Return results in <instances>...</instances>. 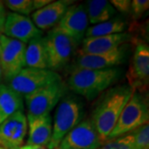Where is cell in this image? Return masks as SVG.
Listing matches in <instances>:
<instances>
[{
	"label": "cell",
	"instance_id": "obj_2",
	"mask_svg": "<svg viewBox=\"0 0 149 149\" xmlns=\"http://www.w3.org/2000/svg\"><path fill=\"white\" fill-rule=\"evenodd\" d=\"M123 70L115 67L105 70H77L70 73L66 85L74 94L88 101L97 99L120 80Z\"/></svg>",
	"mask_w": 149,
	"mask_h": 149
},
{
	"label": "cell",
	"instance_id": "obj_24",
	"mask_svg": "<svg viewBox=\"0 0 149 149\" xmlns=\"http://www.w3.org/2000/svg\"><path fill=\"white\" fill-rule=\"evenodd\" d=\"M98 149H134L133 139L130 133H126L104 143Z\"/></svg>",
	"mask_w": 149,
	"mask_h": 149
},
{
	"label": "cell",
	"instance_id": "obj_27",
	"mask_svg": "<svg viewBox=\"0 0 149 149\" xmlns=\"http://www.w3.org/2000/svg\"><path fill=\"white\" fill-rule=\"evenodd\" d=\"M52 0H33V8L34 10H38L42 8L43 7L47 6L49 3H51Z\"/></svg>",
	"mask_w": 149,
	"mask_h": 149
},
{
	"label": "cell",
	"instance_id": "obj_5",
	"mask_svg": "<svg viewBox=\"0 0 149 149\" xmlns=\"http://www.w3.org/2000/svg\"><path fill=\"white\" fill-rule=\"evenodd\" d=\"M43 40L47 52V68L54 72L67 67L80 46L71 37L53 29L48 32Z\"/></svg>",
	"mask_w": 149,
	"mask_h": 149
},
{
	"label": "cell",
	"instance_id": "obj_14",
	"mask_svg": "<svg viewBox=\"0 0 149 149\" xmlns=\"http://www.w3.org/2000/svg\"><path fill=\"white\" fill-rule=\"evenodd\" d=\"M2 32L6 37L16 39L25 44L32 39L42 37L43 34L29 17L12 12L6 15Z\"/></svg>",
	"mask_w": 149,
	"mask_h": 149
},
{
	"label": "cell",
	"instance_id": "obj_9",
	"mask_svg": "<svg viewBox=\"0 0 149 149\" xmlns=\"http://www.w3.org/2000/svg\"><path fill=\"white\" fill-rule=\"evenodd\" d=\"M26 47L27 45L20 41L1 35L0 66L3 77L7 82L26 67Z\"/></svg>",
	"mask_w": 149,
	"mask_h": 149
},
{
	"label": "cell",
	"instance_id": "obj_32",
	"mask_svg": "<svg viewBox=\"0 0 149 149\" xmlns=\"http://www.w3.org/2000/svg\"><path fill=\"white\" fill-rule=\"evenodd\" d=\"M0 149H5V148H2V147H0Z\"/></svg>",
	"mask_w": 149,
	"mask_h": 149
},
{
	"label": "cell",
	"instance_id": "obj_26",
	"mask_svg": "<svg viewBox=\"0 0 149 149\" xmlns=\"http://www.w3.org/2000/svg\"><path fill=\"white\" fill-rule=\"evenodd\" d=\"M116 11L119 13L127 14L130 13L131 1L130 0H112L109 2Z\"/></svg>",
	"mask_w": 149,
	"mask_h": 149
},
{
	"label": "cell",
	"instance_id": "obj_15",
	"mask_svg": "<svg viewBox=\"0 0 149 149\" xmlns=\"http://www.w3.org/2000/svg\"><path fill=\"white\" fill-rule=\"evenodd\" d=\"M132 39L133 36L126 32L103 37H85L81 42L78 55L107 53L123 44L130 42Z\"/></svg>",
	"mask_w": 149,
	"mask_h": 149
},
{
	"label": "cell",
	"instance_id": "obj_7",
	"mask_svg": "<svg viewBox=\"0 0 149 149\" xmlns=\"http://www.w3.org/2000/svg\"><path fill=\"white\" fill-rule=\"evenodd\" d=\"M68 87L63 80L44 87L24 97L27 105V115L38 117L50 114L63 96L67 93Z\"/></svg>",
	"mask_w": 149,
	"mask_h": 149
},
{
	"label": "cell",
	"instance_id": "obj_22",
	"mask_svg": "<svg viewBox=\"0 0 149 149\" xmlns=\"http://www.w3.org/2000/svg\"><path fill=\"white\" fill-rule=\"evenodd\" d=\"M134 149H149V124L146 123L130 132Z\"/></svg>",
	"mask_w": 149,
	"mask_h": 149
},
{
	"label": "cell",
	"instance_id": "obj_12",
	"mask_svg": "<svg viewBox=\"0 0 149 149\" xmlns=\"http://www.w3.org/2000/svg\"><path fill=\"white\" fill-rule=\"evenodd\" d=\"M128 85L134 91L143 93L149 84V47L139 42L134 50L133 59L127 72Z\"/></svg>",
	"mask_w": 149,
	"mask_h": 149
},
{
	"label": "cell",
	"instance_id": "obj_16",
	"mask_svg": "<svg viewBox=\"0 0 149 149\" xmlns=\"http://www.w3.org/2000/svg\"><path fill=\"white\" fill-rule=\"evenodd\" d=\"M73 1L59 0L52 1L42 8L34 11L32 14V21L40 31L52 29L61 20L68 7L73 4Z\"/></svg>",
	"mask_w": 149,
	"mask_h": 149
},
{
	"label": "cell",
	"instance_id": "obj_30",
	"mask_svg": "<svg viewBox=\"0 0 149 149\" xmlns=\"http://www.w3.org/2000/svg\"><path fill=\"white\" fill-rule=\"evenodd\" d=\"M3 79V74H2V70H1V66H0V81Z\"/></svg>",
	"mask_w": 149,
	"mask_h": 149
},
{
	"label": "cell",
	"instance_id": "obj_19",
	"mask_svg": "<svg viewBox=\"0 0 149 149\" xmlns=\"http://www.w3.org/2000/svg\"><path fill=\"white\" fill-rule=\"evenodd\" d=\"M25 64L26 67L48 69L43 37L32 39L27 43L25 51Z\"/></svg>",
	"mask_w": 149,
	"mask_h": 149
},
{
	"label": "cell",
	"instance_id": "obj_29",
	"mask_svg": "<svg viewBox=\"0 0 149 149\" xmlns=\"http://www.w3.org/2000/svg\"><path fill=\"white\" fill-rule=\"evenodd\" d=\"M19 149H47L46 147L42 146H37V145H24L22 146Z\"/></svg>",
	"mask_w": 149,
	"mask_h": 149
},
{
	"label": "cell",
	"instance_id": "obj_6",
	"mask_svg": "<svg viewBox=\"0 0 149 149\" xmlns=\"http://www.w3.org/2000/svg\"><path fill=\"white\" fill-rule=\"evenodd\" d=\"M61 80V76L58 72L48 69L24 67L18 74L8 81L7 85L22 97H25Z\"/></svg>",
	"mask_w": 149,
	"mask_h": 149
},
{
	"label": "cell",
	"instance_id": "obj_1",
	"mask_svg": "<svg viewBox=\"0 0 149 149\" xmlns=\"http://www.w3.org/2000/svg\"><path fill=\"white\" fill-rule=\"evenodd\" d=\"M133 91L128 84L116 85L104 91L96 102L90 118L103 144L106 143Z\"/></svg>",
	"mask_w": 149,
	"mask_h": 149
},
{
	"label": "cell",
	"instance_id": "obj_17",
	"mask_svg": "<svg viewBox=\"0 0 149 149\" xmlns=\"http://www.w3.org/2000/svg\"><path fill=\"white\" fill-rule=\"evenodd\" d=\"M27 145L47 147L52 135V118L51 114L38 117L27 115Z\"/></svg>",
	"mask_w": 149,
	"mask_h": 149
},
{
	"label": "cell",
	"instance_id": "obj_21",
	"mask_svg": "<svg viewBox=\"0 0 149 149\" xmlns=\"http://www.w3.org/2000/svg\"><path fill=\"white\" fill-rule=\"evenodd\" d=\"M128 27V22L121 17H113L101 23L88 27L85 32V37H96L109 36L117 33L125 32Z\"/></svg>",
	"mask_w": 149,
	"mask_h": 149
},
{
	"label": "cell",
	"instance_id": "obj_25",
	"mask_svg": "<svg viewBox=\"0 0 149 149\" xmlns=\"http://www.w3.org/2000/svg\"><path fill=\"white\" fill-rule=\"evenodd\" d=\"M148 0H133L131 1L130 13H132L135 18H139L143 16L145 12L148 10Z\"/></svg>",
	"mask_w": 149,
	"mask_h": 149
},
{
	"label": "cell",
	"instance_id": "obj_3",
	"mask_svg": "<svg viewBox=\"0 0 149 149\" xmlns=\"http://www.w3.org/2000/svg\"><path fill=\"white\" fill-rule=\"evenodd\" d=\"M84 115L85 106L80 97L65 94L55 113L52 135L47 148H56L65 136L84 119Z\"/></svg>",
	"mask_w": 149,
	"mask_h": 149
},
{
	"label": "cell",
	"instance_id": "obj_18",
	"mask_svg": "<svg viewBox=\"0 0 149 149\" xmlns=\"http://www.w3.org/2000/svg\"><path fill=\"white\" fill-rule=\"evenodd\" d=\"M20 110H23L22 97L7 85L0 84V124Z\"/></svg>",
	"mask_w": 149,
	"mask_h": 149
},
{
	"label": "cell",
	"instance_id": "obj_28",
	"mask_svg": "<svg viewBox=\"0 0 149 149\" xmlns=\"http://www.w3.org/2000/svg\"><path fill=\"white\" fill-rule=\"evenodd\" d=\"M6 15H7V13L0 12V33L3 32V24H4V21H5Z\"/></svg>",
	"mask_w": 149,
	"mask_h": 149
},
{
	"label": "cell",
	"instance_id": "obj_11",
	"mask_svg": "<svg viewBox=\"0 0 149 149\" xmlns=\"http://www.w3.org/2000/svg\"><path fill=\"white\" fill-rule=\"evenodd\" d=\"M89 25L88 15L84 3H76L68 7L61 20L52 28L74 39L80 44L85 38Z\"/></svg>",
	"mask_w": 149,
	"mask_h": 149
},
{
	"label": "cell",
	"instance_id": "obj_13",
	"mask_svg": "<svg viewBox=\"0 0 149 149\" xmlns=\"http://www.w3.org/2000/svg\"><path fill=\"white\" fill-rule=\"evenodd\" d=\"M27 133V115L23 110L16 112L0 124V147L19 149Z\"/></svg>",
	"mask_w": 149,
	"mask_h": 149
},
{
	"label": "cell",
	"instance_id": "obj_8",
	"mask_svg": "<svg viewBox=\"0 0 149 149\" xmlns=\"http://www.w3.org/2000/svg\"><path fill=\"white\" fill-rule=\"evenodd\" d=\"M130 54L129 43L123 44L117 49L103 54L78 55L71 61L67 68L70 73L77 70H105L115 68L124 64Z\"/></svg>",
	"mask_w": 149,
	"mask_h": 149
},
{
	"label": "cell",
	"instance_id": "obj_10",
	"mask_svg": "<svg viewBox=\"0 0 149 149\" xmlns=\"http://www.w3.org/2000/svg\"><path fill=\"white\" fill-rule=\"evenodd\" d=\"M103 143L91 122L84 118L65 136L55 149H98Z\"/></svg>",
	"mask_w": 149,
	"mask_h": 149
},
{
	"label": "cell",
	"instance_id": "obj_23",
	"mask_svg": "<svg viewBox=\"0 0 149 149\" xmlns=\"http://www.w3.org/2000/svg\"><path fill=\"white\" fill-rule=\"evenodd\" d=\"M3 3L12 13L24 16H27L35 11L33 8V0H7Z\"/></svg>",
	"mask_w": 149,
	"mask_h": 149
},
{
	"label": "cell",
	"instance_id": "obj_31",
	"mask_svg": "<svg viewBox=\"0 0 149 149\" xmlns=\"http://www.w3.org/2000/svg\"><path fill=\"white\" fill-rule=\"evenodd\" d=\"M1 35H2V34L0 33V46H1Z\"/></svg>",
	"mask_w": 149,
	"mask_h": 149
},
{
	"label": "cell",
	"instance_id": "obj_20",
	"mask_svg": "<svg viewBox=\"0 0 149 149\" xmlns=\"http://www.w3.org/2000/svg\"><path fill=\"white\" fill-rule=\"evenodd\" d=\"M89 23L96 25L113 17L117 11L106 0H89L85 3Z\"/></svg>",
	"mask_w": 149,
	"mask_h": 149
},
{
	"label": "cell",
	"instance_id": "obj_4",
	"mask_svg": "<svg viewBox=\"0 0 149 149\" xmlns=\"http://www.w3.org/2000/svg\"><path fill=\"white\" fill-rule=\"evenodd\" d=\"M149 108L148 97L134 91L121 112L117 123L109 133L106 142L130 133L133 129L148 123Z\"/></svg>",
	"mask_w": 149,
	"mask_h": 149
}]
</instances>
